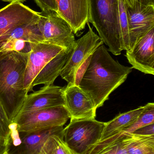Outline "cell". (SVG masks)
I'll return each instance as SVG.
<instances>
[{
  "label": "cell",
  "mask_w": 154,
  "mask_h": 154,
  "mask_svg": "<svg viewBox=\"0 0 154 154\" xmlns=\"http://www.w3.org/2000/svg\"><path fill=\"white\" fill-rule=\"evenodd\" d=\"M119 24L123 50H129V31L125 0H118Z\"/></svg>",
  "instance_id": "7402d4cb"
},
{
  "label": "cell",
  "mask_w": 154,
  "mask_h": 154,
  "mask_svg": "<svg viewBox=\"0 0 154 154\" xmlns=\"http://www.w3.org/2000/svg\"><path fill=\"white\" fill-rule=\"evenodd\" d=\"M87 60L86 68L77 79L76 85L90 98L97 109L125 81L133 68L123 66L115 60L103 44Z\"/></svg>",
  "instance_id": "6da1fadb"
},
{
  "label": "cell",
  "mask_w": 154,
  "mask_h": 154,
  "mask_svg": "<svg viewBox=\"0 0 154 154\" xmlns=\"http://www.w3.org/2000/svg\"><path fill=\"white\" fill-rule=\"evenodd\" d=\"M73 49L43 42L35 43L28 54L24 77L23 86L29 93L35 86L53 85L60 75Z\"/></svg>",
  "instance_id": "7a4b0ae2"
},
{
  "label": "cell",
  "mask_w": 154,
  "mask_h": 154,
  "mask_svg": "<svg viewBox=\"0 0 154 154\" xmlns=\"http://www.w3.org/2000/svg\"><path fill=\"white\" fill-rule=\"evenodd\" d=\"M133 133L141 135L154 136V124L138 128Z\"/></svg>",
  "instance_id": "d4e9b609"
},
{
  "label": "cell",
  "mask_w": 154,
  "mask_h": 154,
  "mask_svg": "<svg viewBox=\"0 0 154 154\" xmlns=\"http://www.w3.org/2000/svg\"><path fill=\"white\" fill-rule=\"evenodd\" d=\"M154 124V103H148L134 124L123 130L125 133H133L143 127Z\"/></svg>",
  "instance_id": "44dd1931"
},
{
  "label": "cell",
  "mask_w": 154,
  "mask_h": 154,
  "mask_svg": "<svg viewBox=\"0 0 154 154\" xmlns=\"http://www.w3.org/2000/svg\"><path fill=\"white\" fill-rule=\"evenodd\" d=\"M135 1L145 5H154V0H135Z\"/></svg>",
  "instance_id": "484cf974"
},
{
  "label": "cell",
  "mask_w": 154,
  "mask_h": 154,
  "mask_svg": "<svg viewBox=\"0 0 154 154\" xmlns=\"http://www.w3.org/2000/svg\"><path fill=\"white\" fill-rule=\"evenodd\" d=\"M27 1V0H14L15 2H25V1Z\"/></svg>",
  "instance_id": "f1b7e54d"
},
{
  "label": "cell",
  "mask_w": 154,
  "mask_h": 154,
  "mask_svg": "<svg viewBox=\"0 0 154 154\" xmlns=\"http://www.w3.org/2000/svg\"><path fill=\"white\" fill-rule=\"evenodd\" d=\"M88 31L76 41L71 55L60 75L62 79L66 81L68 85L76 84L78 73L82 65L93 52L104 43L88 23Z\"/></svg>",
  "instance_id": "ba28073f"
},
{
  "label": "cell",
  "mask_w": 154,
  "mask_h": 154,
  "mask_svg": "<svg viewBox=\"0 0 154 154\" xmlns=\"http://www.w3.org/2000/svg\"><path fill=\"white\" fill-rule=\"evenodd\" d=\"M63 126H57L32 133H19L20 144L9 147V154H42V149L46 140L51 136L63 134Z\"/></svg>",
  "instance_id": "2e32d148"
},
{
  "label": "cell",
  "mask_w": 154,
  "mask_h": 154,
  "mask_svg": "<svg viewBox=\"0 0 154 154\" xmlns=\"http://www.w3.org/2000/svg\"><path fill=\"white\" fill-rule=\"evenodd\" d=\"M69 119L65 106H59L19 115L13 123L19 133H32L63 126Z\"/></svg>",
  "instance_id": "52a82bcc"
},
{
  "label": "cell",
  "mask_w": 154,
  "mask_h": 154,
  "mask_svg": "<svg viewBox=\"0 0 154 154\" xmlns=\"http://www.w3.org/2000/svg\"><path fill=\"white\" fill-rule=\"evenodd\" d=\"M34 1L41 11L52 10L57 11V5L55 0H34Z\"/></svg>",
  "instance_id": "cb8c5ba5"
},
{
  "label": "cell",
  "mask_w": 154,
  "mask_h": 154,
  "mask_svg": "<svg viewBox=\"0 0 154 154\" xmlns=\"http://www.w3.org/2000/svg\"><path fill=\"white\" fill-rule=\"evenodd\" d=\"M129 31V50L154 27V5L125 0Z\"/></svg>",
  "instance_id": "9c48e42d"
},
{
  "label": "cell",
  "mask_w": 154,
  "mask_h": 154,
  "mask_svg": "<svg viewBox=\"0 0 154 154\" xmlns=\"http://www.w3.org/2000/svg\"><path fill=\"white\" fill-rule=\"evenodd\" d=\"M38 26L43 38L42 42L68 50L74 49L76 40L72 29L56 11H41Z\"/></svg>",
  "instance_id": "8992f818"
},
{
  "label": "cell",
  "mask_w": 154,
  "mask_h": 154,
  "mask_svg": "<svg viewBox=\"0 0 154 154\" xmlns=\"http://www.w3.org/2000/svg\"><path fill=\"white\" fill-rule=\"evenodd\" d=\"M126 57L133 69L154 75V27L138 42Z\"/></svg>",
  "instance_id": "5bb4252c"
},
{
  "label": "cell",
  "mask_w": 154,
  "mask_h": 154,
  "mask_svg": "<svg viewBox=\"0 0 154 154\" xmlns=\"http://www.w3.org/2000/svg\"><path fill=\"white\" fill-rule=\"evenodd\" d=\"M144 109V106H142L136 109L119 114L111 121L105 123L99 141L121 132L133 125L136 121Z\"/></svg>",
  "instance_id": "e0dca14e"
},
{
  "label": "cell",
  "mask_w": 154,
  "mask_h": 154,
  "mask_svg": "<svg viewBox=\"0 0 154 154\" xmlns=\"http://www.w3.org/2000/svg\"><path fill=\"white\" fill-rule=\"evenodd\" d=\"M3 154H9L8 153V152H7V151H5V152Z\"/></svg>",
  "instance_id": "f546056e"
},
{
  "label": "cell",
  "mask_w": 154,
  "mask_h": 154,
  "mask_svg": "<svg viewBox=\"0 0 154 154\" xmlns=\"http://www.w3.org/2000/svg\"><path fill=\"white\" fill-rule=\"evenodd\" d=\"M65 88L53 85L44 86L39 90L28 94L18 116L40 109L65 106Z\"/></svg>",
  "instance_id": "7c38bea8"
},
{
  "label": "cell",
  "mask_w": 154,
  "mask_h": 154,
  "mask_svg": "<svg viewBox=\"0 0 154 154\" xmlns=\"http://www.w3.org/2000/svg\"><path fill=\"white\" fill-rule=\"evenodd\" d=\"M88 19L99 38L115 56L123 51L119 24L118 0H88Z\"/></svg>",
  "instance_id": "277c9868"
},
{
  "label": "cell",
  "mask_w": 154,
  "mask_h": 154,
  "mask_svg": "<svg viewBox=\"0 0 154 154\" xmlns=\"http://www.w3.org/2000/svg\"><path fill=\"white\" fill-rule=\"evenodd\" d=\"M2 1L5 2H9L10 3L12 2H15L14 0H2Z\"/></svg>",
  "instance_id": "83f0119b"
},
{
  "label": "cell",
  "mask_w": 154,
  "mask_h": 154,
  "mask_svg": "<svg viewBox=\"0 0 154 154\" xmlns=\"http://www.w3.org/2000/svg\"><path fill=\"white\" fill-rule=\"evenodd\" d=\"M105 123L96 119H73L63 130V139L76 154H87L100 140Z\"/></svg>",
  "instance_id": "5b68a950"
},
{
  "label": "cell",
  "mask_w": 154,
  "mask_h": 154,
  "mask_svg": "<svg viewBox=\"0 0 154 154\" xmlns=\"http://www.w3.org/2000/svg\"><path fill=\"white\" fill-rule=\"evenodd\" d=\"M124 132L121 131L99 141L87 154H127L123 140Z\"/></svg>",
  "instance_id": "d6986e66"
},
{
  "label": "cell",
  "mask_w": 154,
  "mask_h": 154,
  "mask_svg": "<svg viewBox=\"0 0 154 154\" xmlns=\"http://www.w3.org/2000/svg\"><path fill=\"white\" fill-rule=\"evenodd\" d=\"M39 12L20 2H14L0 10V42L19 27L38 22Z\"/></svg>",
  "instance_id": "8fae6325"
},
{
  "label": "cell",
  "mask_w": 154,
  "mask_h": 154,
  "mask_svg": "<svg viewBox=\"0 0 154 154\" xmlns=\"http://www.w3.org/2000/svg\"><path fill=\"white\" fill-rule=\"evenodd\" d=\"M42 154H76L66 144L63 134L50 136L43 144Z\"/></svg>",
  "instance_id": "ffe728a7"
},
{
  "label": "cell",
  "mask_w": 154,
  "mask_h": 154,
  "mask_svg": "<svg viewBox=\"0 0 154 154\" xmlns=\"http://www.w3.org/2000/svg\"><path fill=\"white\" fill-rule=\"evenodd\" d=\"M64 100L71 120L96 118L97 109L92 100L76 84L65 87Z\"/></svg>",
  "instance_id": "4fadbf2b"
},
{
  "label": "cell",
  "mask_w": 154,
  "mask_h": 154,
  "mask_svg": "<svg viewBox=\"0 0 154 154\" xmlns=\"http://www.w3.org/2000/svg\"><path fill=\"white\" fill-rule=\"evenodd\" d=\"M8 147L7 146H4L0 144V154H3L5 151H7Z\"/></svg>",
  "instance_id": "4316f807"
},
{
  "label": "cell",
  "mask_w": 154,
  "mask_h": 154,
  "mask_svg": "<svg viewBox=\"0 0 154 154\" xmlns=\"http://www.w3.org/2000/svg\"><path fill=\"white\" fill-rule=\"evenodd\" d=\"M38 22L19 27L3 39L0 42V60L14 52L29 54L35 43L42 42Z\"/></svg>",
  "instance_id": "30bf717a"
},
{
  "label": "cell",
  "mask_w": 154,
  "mask_h": 154,
  "mask_svg": "<svg viewBox=\"0 0 154 154\" xmlns=\"http://www.w3.org/2000/svg\"><path fill=\"white\" fill-rule=\"evenodd\" d=\"M57 12L69 24L73 33L84 29L88 23V0H55Z\"/></svg>",
  "instance_id": "9a60e30c"
},
{
  "label": "cell",
  "mask_w": 154,
  "mask_h": 154,
  "mask_svg": "<svg viewBox=\"0 0 154 154\" xmlns=\"http://www.w3.org/2000/svg\"><path fill=\"white\" fill-rule=\"evenodd\" d=\"M28 54L14 52L0 60V101L12 123L28 94L24 88Z\"/></svg>",
  "instance_id": "3957f363"
},
{
  "label": "cell",
  "mask_w": 154,
  "mask_h": 154,
  "mask_svg": "<svg viewBox=\"0 0 154 154\" xmlns=\"http://www.w3.org/2000/svg\"><path fill=\"white\" fill-rule=\"evenodd\" d=\"M12 123L8 119L0 101V144L7 146L9 144Z\"/></svg>",
  "instance_id": "603a6c76"
},
{
  "label": "cell",
  "mask_w": 154,
  "mask_h": 154,
  "mask_svg": "<svg viewBox=\"0 0 154 154\" xmlns=\"http://www.w3.org/2000/svg\"><path fill=\"white\" fill-rule=\"evenodd\" d=\"M123 142L127 154H154V136L124 132Z\"/></svg>",
  "instance_id": "ac0fdd59"
}]
</instances>
